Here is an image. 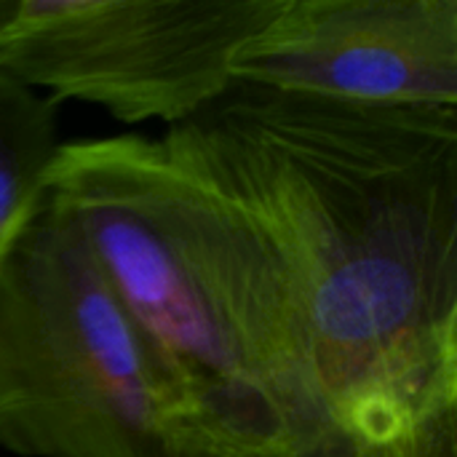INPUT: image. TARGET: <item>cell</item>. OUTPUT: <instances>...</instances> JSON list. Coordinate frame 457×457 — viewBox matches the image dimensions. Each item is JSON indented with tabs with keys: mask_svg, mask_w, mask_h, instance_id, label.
I'll use <instances>...</instances> for the list:
<instances>
[{
	"mask_svg": "<svg viewBox=\"0 0 457 457\" xmlns=\"http://www.w3.org/2000/svg\"><path fill=\"white\" fill-rule=\"evenodd\" d=\"M297 284L329 420L394 442L457 407V107L236 83L166 129Z\"/></svg>",
	"mask_w": 457,
	"mask_h": 457,
	"instance_id": "6da1fadb",
	"label": "cell"
},
{
	"mask_svg": "<svg viewBox=\"0 0 457 457\" xmlns=\"http://www.w3.org/2000/svg\"><path fill=\"white\" fill-rule=\"evenodd\" d=\"M46 198L249 455H273L335 426L281 252L163 139L62 142Z\"/></svg>",
	"mask_w": 457,
	"mask_h": 457,
	"instance_id": "7a4b0ae2",
	"label": "cell"
},
{
	"mask_svg": "<svg viewBox=\"0 0 457 457\" xmlns=\"http://www.w3.org/2000/svg\"><path fill=\"white\" fill-rule=\"evenodd\" d=\"M0 453L252 457L46 193L0 257Z\"/></svg>",
	"mask_w": 457,
	"mask_h": 457,
	"instance_id": "3957f363",
	"label": "cell"
},
{
	"mask_svg": "<svg viewBox=\"0 0 457 457\" xmlns=\"http://www.w3.org/2000/svg\"><path fill=\"white\" fill-rule=\"evenodd\" d=\"M284 0H0V70L123 123L195 118Z\"/></svg>",
	"mask_w": 457,
	"mask_h": 457,
	"instance_id": "277c9868",
	"label": "cell"
},
{
	"mask_svg": "<svg viewBox=\"0 0 457 457\" xmlns=\"http://www.w3.org/2000/svg\"><path fill=\"white\" fill-rule=\"evenodd\" d=\"M233 80L359 104L457 107V0H284Z\"/></svg>",
	"mask_w": 457,
	"mask_h": 457,
	"instance_id": "5b68a950",
	"label": "cell"
},
{
	"mask_svg": "<svg viewBox=\"0 0 457 457\" xmlns=\"http://www.w3.org/2000/svg\"><path fill=\"white\" fill-rule=\"evenodd\" d=\"M59 147L56 102L0 70V257L43 201Z\"/></svg>",
	"mask_w": 457,
	"mask_h": 457,
	"instance_id": "8992f818",
	"label": "cell"
},
{
	"mask_svg": "<svg viewBox=\"0 0 457 457\" xmlns=\"http://www.w3.org/2000/svg\"><path fill=\"white\" fill-rule=\"evenodd\" d=\"M262 457H457V407L394 442H370L332 426Z\"/></svg>",
	"mask_w": 457,
	"mask_h": 457,
	"instance_id": "52a82bcc",
	"label": "cell"
}]
</instances>
